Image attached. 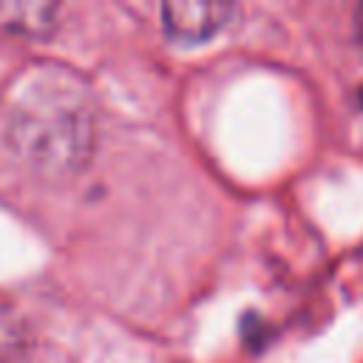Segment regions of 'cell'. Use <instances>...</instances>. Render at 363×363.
I'll use <instances>...</instances> for the list:
<instances>
[{"instance_id":"1","label":"cell","mask_w":363,"mask_h":363,"mask_svg":"<svg viewBox=\"0 0 363 363\" xmlns=\"http://www.w3.org/2000/svg\"><path fill=\"white\" fill-rule=\"evenodd\" d=\"M235 6L218 0H170L162 6L164 31L179 43H204L227 28Z\"/></svg>"},{"instance_id":"3","label":"cell","mask_w":363,"mask_h":363,"mask_svg":"<svg viewBox=\"0 0 363 363\" xmlns=\"http://www.w3.org/2000/svg\"><path fill=\"white\" fill-rule=\"evenodd\" d=\"M26 346V326L11 306L0 303V363H11Z\"/></svg>"},{"instance_id":"2","label":"cell","mask_w":363,"mask_h":363,"mask_svg":"<svg viewBox=\"0 0 363 363\" xmlns=\"http://www.w3.org/2000/svg\"><path fill=\"white\" fill-rule=\"evenodd\" d=\"M0 14L9 17V28L26 31V34H40L51 28L57 6L51 3H0Z\"/></svg>"}]
</instances>
